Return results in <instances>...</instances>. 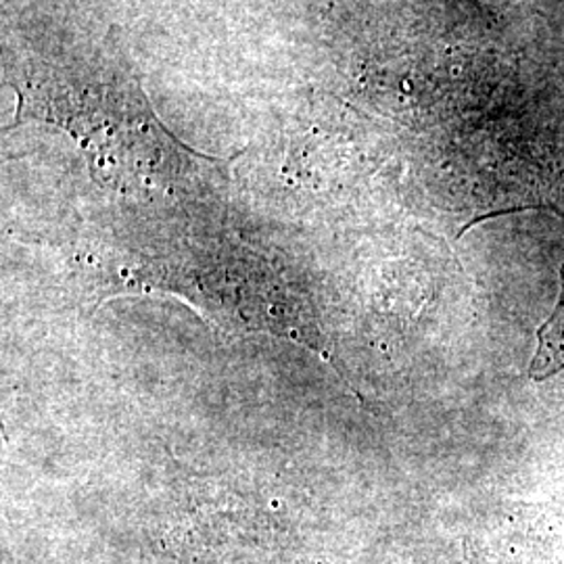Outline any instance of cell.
I'll return each mask as SVG.
<instances>
[{"label":"cell","instance_id":"obj_1","mask_svg":"<svg viewBox=\"0 0 564 564\" xmlns=\"http://www.w3.org/2000/svg\"><path fill=\"white\" fill-rule=\"evenodd\" d=\"M11 84L20 97L18 121L57 123L116 167L188 155L151 111L111 39L97 48L32 51Z\"/></svg>","mask_w":564,"mask_h":564},{"label":"cell","instance_id":"obj_2","mask_svg":"<svg viewBox=\"0 0 564 564\" xmlns=\"http://www.w3.org/2000/svg\"><path fill=\"white\" fill-rule=\"evenodd\" d=\"M538 337H540V347H538L535 360L529 370H531L533 379L544 381L564 368V268L561 300H558L552 318L542 326Z\"/></svg>","mask_w":564,"mask_h":564}]
</instances>
